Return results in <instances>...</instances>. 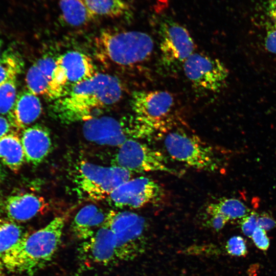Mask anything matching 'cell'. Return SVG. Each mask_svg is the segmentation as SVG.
Wrapping results in <instances>:
<instances>
[{
	"label": "cell",
	"mask_w": 276,
	"mask_h": 276,
	"mask_svg": "<svg viewBox=\"0 0 276 276\" xmlns=\"http://www.w3.org/2000/svg\"><path fill=\"white\" fill-rule=\"evenodd\" d=\"M57 217L45 226L31 234L0 259V267L11 273L32 276L45 266L57 252L64 226Z\"/></svg>",
	"instance_id": "obj_2"
},
{
	"label": "cell",
	"mask_w": 276,
	"mask_h": 276,
	"mask_svg": "<svg viewBox=\"0 0 276 276\" xmlns=\"http://www.w3.org/2000/svg\"><path fill=\"white\" fill-rule=\"evenodd\" d=\"M0 159L14 172L18 171L26 160L21 139L15 133L0 138Z\"/></svg>",
	"instance_id": "obj_20"
},
{
	"label": "cell",
	"mask_w": 276,
	"mask_h": 276,
	"mask_svg": "<svg viewBox=\"0 0 276 276\" xmlns=\"http://www.w3.org/2000/svg\"><path fill=\"white\" fill-rule=\"evenodd\" d=\"M22 67V60L16 51L11 48L5 50L0 56V86L16 79Z\"/></svg>",
	"instance_id": "obj_25"
},
{
	"label": "cell",
	"mask_w": 276,
	"mask_h": 276,
	"mask_svg": "<svg viewBox=\"0 0 276 276\" xmlns=\"http://www.w3.org/2000/svg\"><path fill=\"white\" fill-rule=\"evenodd\" d=\"M83 252L94 262L107 265L118 260L116 242L111 229L104 224L82 246Z\"/></svg>",
	"instance_id": "obj_13"
},
{
	"label": "cell",
	"mask_w": 276,
	"mask_h": 276,
	"mask_svg": "<svg viewBox=\"0 0 276 276\" xmlns=\"http://www.w3.org/2000/svg\"><path fill=\"white\" fill-rule=\"evenodd\" d=\"M162 193L159 184L152 179L141 176L123 183L107 199L116 208L137 209L157 201Z\"/></svg>",
	"instance_id": "obj_11"
},
{
	"label": "cell",
	"mask_w": 276,
	"mask_h": 276,
	"mask_svg": "<svg viewBox=\"0 0 276 276\" xmlns=\"http://www.w3.org/2000/svg\"><path fill=\"white\" fill-rule=\"evenodd\" d=\"M97 57L104 64L129 67L142 63L152 54L154 42L146 33L104 31L95 40Z\"/></svg>",
	"instance_id": "obj_3"
},
{
	"label": "cell",
	"mask_w": 276,
	"mask_h": 276,
	"mask_svg": "<svg viewBox=\"0 0 276 276\" xmlns=\"http://www.w3.org/2000/svg\"><path fill=\"white\" fill-rule=\"evenodd\" d=\"M16 97V79L8 81L0 86V114L9 113Z\"/></svg>",
	"instance_id": "obj_26"
},
{
	"label": "cell",
	"mask_w": 276,
	"mask_h": 276,
	"mask_svg": "<svg viewBox=\"0 0 276 276\" xmlns=\"http://www.w3.org/2000/svg\"><path fill=\"white\" fill-rule=\"evenodd\" d=\"M206 212L209 214L219 213L229 220L241 219L251 212L250 210L240 200L233 198H221L216 203H210Z\"/></svg>",
	"instance_id": "obj_24"
},
{
	"label": "cell",
	"mask_w": 276,
	"mask_h": 276,
	"mask_svg": "<svg viewBox=\"0 0 276 276\" xmlns=\"http://www.w3.org/2000/svg\"><path fill=\"white\" fill-rule=\"evenodd\" d=\"M56 65V59L49 56L38 59L28 70L26 77L28 90L47 97Z\"/></svg>",
	"instance_id": "obj_19"
},
{
	"label": "cell",
	"mask_w": 276,
	"mask_h": 276,
	"mask_svg": "<svg viewBox=\"0 0 276 276\" xmlns=\"http://www.w3.org/2000/svg\"><path fill=\"white\" fill-rule=\"evenodd\" d=\"M96 16L118 18L129 10V5L123 0H82Z\"/></svg>",
	"instance_id": "obj_22"
},
{
	"label": "cell",
	"mask_w": 276,
	"mask_h": 276,
	"mask_svg": "<svg viewBox=\"0 0 276 276\" xmlns=\"http://www.w3.org/2000/svg\"><path fill=\"white\" fill-rule=\"evenodd\" d=\"M131 174L120 167H104L81 161L74 178L79 194L91 200H101L107 199L116 188L130 179Z\"/></svg>",
	"instance_id": "obj_4"
},
{
	"label": "cell",
	"mask_w": 276,
	"mask_h": 276,
	"mask_svg": "<svg viewBox=\"0 0 276 276\" xmlns=\"http://www.w3.org/2000/svg\"><path fill=\"white\" fill-rule=\"evenodd\" d=\"M158 33L160 65L167 72L175 73L194 53V41L185 27L169 18L160 23Z\"/></svg>",
	"instance_id": "obj_7"
},
{
	"label": "cell",
	"mask_w": 276,
	"mask_h": 276,
	"mask_svg": "<svg viewBox=\"0 0 276 276\" xmlns=\"http://www.w3.org/2000/svg\"><path fill=\"white\" fill-rule=\"evenodd\" d=\"M211 216L210 220L211 226L216 230L222 229L229 220L227 217L219 213L210 214Z\"/></svg>",
	"instance_id": "obj_32"
},
{
	"label": "cell",
	"mask_w": 276,
	"mask_h": 276,
	"mask_svg": "<svg viewBox=\"0 0 276 276\" xmlns=\"http://www.w3.org/2000/svg\"><path fill=\"white\" fill-rule=\"evenodd\" d=\"M63 21L72 27H80L91 22L96 16L82 0H59Z\"/></svg>",
	"instance_id": "obj_21"
},
{
	"label": "cell",
	"mask_w": 276,
	"mask_h": 276,
	"mask_svg": "<svg viewBox=\"0 0 276 276\" xmlns=\"http://www.w3.org/2000/svg\"><path fill=\"white\" fill-rule=\"evenodd\" d=\"M225 249L228 254L234 256L243 257L247 254L245 241L240 236H234L230 238L226 242Z\"/></svg>",
	"instance_id": "obj_27"
},
{
	"label": "cell",
	"mask_w": 276,
	"mask_h": 276,
	"mask_svg": "<svg viewBox=\"0 0 276 276\" xmlns=\"http://www.w3.org/2000/svg\"><path fill=\"white\" fill-rule=\"evenodd\" d=\"M11 126L8 119L0 114V138L8 134L10 130Z\"/></svg>",
	"instance_id": "obj_34"
},
{
	"label": "cell",
	"mask_w": 276,
	"mask_h": 276,
	"mask_svg": "<svg viewBox=\"0 0 276 276\" xmlns=\"http://www.w3.org/2000/svg\"><path fill=\"white\" fill-rule=\"evenodd\" d=\"M47 204L44 199L32 193L9 196L4 203L8 220L15 222L28 221L43 211Z\"/></svg>",
	"instance_id": "obj_16"
},
{
	"label": "cell",
	"mask_w": 276,
	"mask_h": 276,
	"mask_svg": "<svg viewBox=\"0 0 276 276\" xmlns=\"http://www.w3.org/2000/svg\"><path fill=\"white\" fill-rule=\"evenodd\" d=\"M251 239L255 245L262 250H267L270 245L269 239L266 231L257 226L251 236Z\"/></svg>",
	"instance_id": "obj_29"
},
{
	"label": "cell",
	"mask_w": 276,
	"mask_h": 276,
	"mask_svg": "<svg viewBox=\"0 0 276 276\" xmlns=\"http://www.w3.org/2000/svg\"><path fill=\"white\" fill-rule=\"evenodd\" d=\"M184 73L196 89L219 92L225 85L229 71L219 59L201 53H193L182 65Z\"/></svg>",
	"instance_id": "obj_9"
},
{
	"label": "cell",
	"mask_w": 276,
	"mask_h": 276,
	"mask_svg": "<svg viewBox=\"0 0 276 276\" xmlns=\"http://www.w3.org/2000/svg\"><path fill=\"white\" fill-rule=\"evenodd\" d=\"M83 134L88 141L101 145L119 147L133 139L129 120L108 116L96 117L84 122Z\"/></svg>",
	"instance_id": "obj_12"
},
{
	"label": "cell",
	"mask_w": 276,
	"mask_h": 276,
	"mask_svg": "<svg viewBox=\"0 0 276 276\" xmlns=\"http://www.w3.org/2000/svg\"><path fill=\"white\" fill-rule=\"evenodd\" d=\"M107 213L97 205H87L81 208L75 216L72 223V231L78 239L87 240L102 226Z\"/></svg>",
	"instance_id": "obj_18"
},
{
	"label": "cell",
	"mask_w": 276,
	"mask_h": 276,
	"mask_svg": "<svg viewBox=\"0 0 276 276\" xmlns=\"http://www.w3.org/2000/svg\"><path fill=\"white\" fill-rule=\"evenodd\" d=\"M164 144L173 158L194 169L213 172L219 167L214 149L194 135L172 131L166 135Z\"/></svg>",
	"instance_id": "obj_6"
},
{
	"label": "cell",
	"mask_w": 276,
	"mask_h": 276,
	"mask_svg": "<svg viewBox=\"0 0 276 276\" xmlns=\"http://www.w3.org/2000/svg\"><path fill=\"white\" fill-rule=\"evenodd\" d=\"M131 106L135 118L152 130L164 129L174 106V99L164 90L132 93Z\"/></svg>",
	"instance_id": "obj_10"
},
{
	"label": "cell",
	"mask_w": 276,
	"mask_h": 276,
	"mask_svg": "<svg viewBox=\"0 0 276 276\" xmlns=\"http://www.w3.org/2000/svg\"><path fill=\"white\" fill-rule=\"evenodd\" d=\"M267 14L272 24L276 25V0H268Z\"/></svg>",
	"instance_id": "obj_33"
},
{
	"label": "cell",
	"mask_w": 276,
	"mask_h": 276,
	"mask_svg": "<svg viewBox=\"0 0 276 276\" xmlns=\"http://www.w3.org/2000/svg\"><path fill=\"white\" fill-rule=\"evenodd\" d=\"M104 224L112 231L115 239L118 260L133 259L144 249V218L129 211H110Z\"/></svg>",
	"instance_id": "obj_5"
},
{
	"label": "cell",
	"mask_w": 276,
	"mask_h": 276,
	"mask_svg": "<svg viewBox=\"0 0 276 276\" xmlns=\"http://www.w3.org/2000/svg\"><path fill=\"white\" fill-rule=\"evenodd\" d=\"M258 226L265 231H269L276 227V220L268 213L263 212L259 214Z\"/></svg>",
	"instance_id": "obj_31"
},
{
	"label": "cell",
	"mask_w": 276,
	"mask_h": 276,
	"mask_svg": "<svg viewBox=\"0 0 276 276\" xmlns=\"http://www.w3.org/2000/svg\"><path fill=\"white\" fill-rule=\"evenodd\" d=\"M111 163L132 173L160 171L176 173L175 170L169 167L162 153L133 139L119 147Z\"/></svg>",
	"instance_id": "obj_8"
},
{
	"label": "cell",
	"mask_w": 276,
	"mask_h": 276,
	"mask_svg": "<svg viewBox=\"0 0 276 276\" xmlns=\"http://www.w3.org/2000/svg\"><path fill=\"white\" fill-rule=\"evenodd\" d=\"M41 111V104L37 96L29 90H23L17 95L7 119L13 127L26 129L39 118Z\"/></svg>",
	"instance_id": "obj_17"
},
{
	"label": "cell",
	"mask_w": 276,
	"mask_h": 276,
	"mask_svg": "<svg viewBox=\"0 0 276 276\" xmlns=\"http://www.w3.org/2000/svg\"><path fill=\"white\" fill-rule=\"evenodd\" d=\"M4 174L3 173V170L1 168V166H0V180L2 179L3 177Z\"/></svg>",
	"instance_id": "obj_35"
},
{
	"label": "cell",
	"mask_w": 276,
	"mask_h": 276,
	"mask_svg": "<svg viewBox=\"0 0 276 276\" xmlns=\"http://www.w3.org/2000/svg\"><path fill=\"white\" fill-rule=\"evenodd\" d=\"M27 233L17 223L8 219L0 221V259L19 243Z\"/></svg>",
	"instance_id": "obj_23"
},
{
	"label": "cell",
	"mask_w": 276,
	"mask_h": 276,
	"mask_svg": "<svg viewBox=\"0 0 276 276\" xmlns=\"http://www.w3.org/2000/svg\"><path fill=\"white\" fill-rule=\"evenodd\" d=\"M1 270V268H0V270ZM0 276H7V275H4V274H2V273H1L0 272Z\"/></svg>",
	"instance_id": "obj_37"
},
{
	"label": "cell",
	"mask_w": 276,
	"mask_h": 276,
	"mask_svg": "<svg viewBox=\"0 0 276 276\" xmlns=\"http://www.w3.org/2000/svg\"><path fill=\"white\" fill-rule=\"evenodd\" d=\"M264 48L271 54L276 55V25L272 24L268 27L264 38Z\"/></svg>",
	"instance_id": "obj_30"
},
{
	"label": "cell",
	"mask_w": 276,
	"mask_h": 276,
	"mask_svg": "<svg viewBox=\"0 0 276 276\" xmlns=\"http://www.w3.org/2000/svg\"><path fill=\"white\" fill-rule=\"evenodd\" d=\"M3 44V41L2 39H0V56L1 55V49H2Z\"/></svg>",
	"instance_id": "obj_36"
},
{
	"label": "cell",
	"mask_w": 276,
	"mask_h": 276,
	"mask_svg": "<svg viewBox=\"0 0 276 276\" xmlns=\"http://www.w3.org/2000/svg\"><path fill=\"white\" fill-rule=\"evenodd\" d=\"M20 139L26 160L33 165H39L51 151L50 132L42 125L37 124L26 128Z\"/></svg>",
	"instance_id": "obj_14"
},
{
	"label": "cell",
	"mask_w": 276,
	"mask_h": 276,
	"mask_svg": "<svg viewBox=\"0 0 276 276\" xmlns=\"http://www.w3.org/2000/svg\"><path fill=\"white\" fill-rule=\"evenodd\" d=\"M259 213L251 211L246 216L241 218L240 227L242 233L249 238H251L255 229L258 226Z\"/></svg>",
	"instance_id": "obj_28"
},
{
	"label": "cell",
	"mask_w": 276,
	"mask_h": 276,
	"mask_svg": "<svg viewBox=\"0 0 276 276\" xmlns=\"http://www.w3.org/2000/svg\"><path fill=\"white\" fill-rule=\"evenodd\" d=\"M56 60L64 69L69 91L76 84L97 73L91 58L78 51L67 52L57 58Z\"/></svg>",
	"instance_id": "obj_15"
},
{
	"label": "cell",
	"mask_w": 276,
	"mask_h": 276,
	"mask_svg": "<svg viewBox=\"0 0 276 276\" xmlns=\"http://www.w3.org/2000/svg\"><path fill=\"white\" fill-rule=\"evenodd\" d=\"M123 87L112 75L97 73L75 85L50 107L53 117L60 122L71 124L98 117L100 112L121 99Z\"/></svg>",
	"instance_id": "obj_1"
}]
</instances>
